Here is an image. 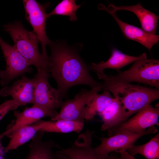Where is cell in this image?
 <instances>
[{
	"label": "cell",
	"instance_id": "cell-14",
	"mask_svg": "<svg viewBox=\"0 0 159 159\" xmlns=\"http://www.w3.org/2000/svg\"><path fill=\"white\" fill-rule=\"evenodd\" d=\"M99 6V9L105 10L109 13L116 12L117 11L122 10L132 12L138 19L141 29L150 34L156 35L159 16L143 8L140 3L130 6H117L111 4L107 7L104 5Z\"/></svg>",
	"mask_w": 159,
	"mask_h": 159
},
{
	"label": "cell",
	"instance_id": "cell-15",
	"mask_svg": "<svg viewBox=\"0 0 159 159\" xmlns=\"http://www.w3.org/2000/svg\"><path fill=\"white\" fill-rule=\"evenodd\" d=\"M115 13L110 14L118 24L124 37L127 39L138 42L150 51L152 47L159 41V35L150 34L141 28L122 21L117 17Z\"/></svg>",
	"mask_w": 159,
	"mask_h": 159
},
{
	"label": "cell",
	"instance_id": "cell-22",
	"mask_svg": "<svg viewBox=\"0 0 159 159\" xmlns=\"http://www.w3.org/2000/svg\"><path fill=\"white\" fill-rule=\"evenodd\" d=\"M126 151L133 157L139 154L147 159H159V133L147 143L141 145H133Z\"/></svg>",
	"mask_w": 159,
	"mask_h": 159
},
{
	"label": "cell",
	"instance_id": "cell-16",
	"mask_svg": "<svg viewBox=\"0 0 159 159\" xmlns=\"http://www.w3.org/2000/svg\"><path fill=\"white\" fill-rule=\"evenodd\" d=\"M145 58H147L145 53L138 56H132L113 49L112 50L111 55L107 61L92 63L89 67L90 69H92L96 73L104 72V70L107 68L114 69L119 72L120 69L123 67L137 60Z\"/></svg>",
	"mask_w": 159,
	"mask_h": 159
},
{
	"label": "cell",
	"instance_id": "cell-13",
	"mask_svg": "<svg viewBox=\"0 0 159 159\" xmlns=\"http://www.w3.org/2000/svg\"><path fill=\"white\" fill-rule=\"evenodd\" d=\"M58 113L33 105L31 107L26 108L21 112L15 111L14 113L15 117L14 122L5 131L0 134V137L3 138L16 130L31 125L42 118L48 117L52 120Z\"/></svg>",
	"mask_w": 159,
	"mask_h": 159
},
{
	"label": "cell",
	"instance_id": "cell-18",
	"mask_svg": "<svg viewBox=\"0 0 159 159\" xmlns=\"http://www.w3.org/2000/svg\"><path fill=\"white\" fill-rule=\"evenodd\" d=\"M39 131L44 132L68 133L73 132L80 133L83 129V122L59 120L54 121H44L41 120L36 122Z\"/></svg>",
	"mask_w": 159,
	"mask_h": 159
},
{
	"label": "cell",
	"instance_id": "cell-10",
	"mask_svg": "<svg viewBox=\"0 0 159 159\" xmlns=\"http://www.w3.org/2000/svg\"><path fill=\"white\" fill-rule=\"evenodd\" d=\"M159 107L149 105L136 113L132 117L120 125L108 130V135L126 131L139 133L147 128L159 125Z\"/></svg>",
	"mask_w": 159,
	"mask_h": 159
},
{
	"label": "cell",
	"instance_id": "cell-21",
	"mask_svg": "<svg viewBox=\"0 0 159 159\" xmlns=\"http://www.w3.org/2000/svg\"><path fill=\"white\" fill-rule=\"evenodd\" d=\"M110 92L104 91L101 94L95 95L86 106L83 113L84 120L90 121L102 112L114 100Z\"/></svg>",
	"mask_w": 159,
	"mask_h": 159
},
{
	"label": "cell",
	"instance_id": "cell-4",
	"mask_svg": "<svg viewBox=\"0 0 159 159\" xmlns=\"http://www.w3.org/2000/svg\"><path fill=\"white\" fill-rule=\"evenodd\" d=\"M107 75L117 82H137L159 89V60L153 58L139 59L127 70L119 72L115 76Z\"/></svg>",
	"mask_w": 159,
	"mask_h": 159
},
{
	"label": "cell",
	"instance_id": "cell-27",
	"mask_svg": "<svg viewBox=\"0 0 159 159\" xmlns=\"http://www.w3.org/2000/svg\"><path fill=\"white\" fill-rule=\"evenodd\" d=\"M55 154L56 156L59 159H69L66 155L58 153L57 152L55 153Z\"/></svg>",
	"mask_w": 159,
	"mask_h": 159
},
{
	"label": "cell",
	"instance_id": "cell-12",
	"mask_svg": "<svg viewBox=\"0 0 159 159\" xmlns=\"http://www.w3.org/2000/svg\"><path fill=\"white\" fill-rule=\"evenodd\" d=\"M93 131L88 129L81 134L69 148H61L57 152L64 155L69 159H107L100 157L91 146Z\"/></svg>",
	"mask_w": 159,
	"mask_h": 159
},
{
	"label": "cell",
	"instance_id": "cell-6",
	"mask_svg": "<svg viewBox=\"0 0 159 159\" xmlns=\"http://www.w3.org/2000/svg\"><path fill=\"white\" fill-rule=\"evenodd\" d=\"M0 46L6 63L5 69L0 70V84L7 86L14 79L32 69L27 60L13 46L8 44L0 37Z\"/></svg>",
	"mask_w": 159,
	"mask_h": 159
},
{
	"label": "cell",
	"instance_id": "cell-23",
	"mask_svg": "<svg viewBox=\"0 0 159 159\" xmlns=\"http://www.w3.org/2000/svg\"><path fill=\"white\" fill-rule=\"evenodd\" d=\"M81 5H77L74 0H63L51 12L47 14V17L54 15L66 16L69 17L70 21H76L77 20L76 12Z\"/></svg>",
	"mask_w": 159,
	"mask_h": 159
},
{
	"label": "cell",
	"instance_id": "cell-9",
	"mask_svg": "<svg viewBox=\"0 0 159 159\" xmlns=\"http://www.w3.org/2000/svg\"><path fill=\"white\" fill-rule=\"evenodd\" d=\"M101 85L92 88L90 90L82 89L74 98L63 101L60 112L52 120H63L83 122L85 107L93 96L101 90Z\"/></svg>",
	"mask_w": 159,
	"mask_h": 159
},
{
	"label": "cell",
	"instance_id": "cell-3",
	"mask_svg": "<svg viewBox=\"0 0 159 159\" xmlns=\"http://www.w3.org/2000/svg\"><path fill=\"white\" fill-rule=\"evenodd\" d=\"M4 30L10 35L14 46L27 60L30 65L34 66L37 72L47 69L48 58L39 52V40L33 31L25 29L22 23L16 21L4 25Z\"/></svg>",
	"mask_w": 159,
	"mask_h": 159
},
{
	"label": "cell",
	"instance_id": "cell-17",
	"mask_svg": "<svg viewBox=\"0 0 159 159\" xmlns=\"http://www.w3.org/2000/svg\"><path fill=\"white\" fill-rule=\"evenodd\" d=\"M44 132L39 131L28 145L29 150L26 159H56L52 151L59 146L52 140L44 141Z\"/></svg>",
	"mask_w": 159,
	"mask_h": 159
},
{
	"label": "cell",
	"instance_id": "cell-7",
	"mask_svg": "<svg viewBox=\"0 0 159 159\" xmlns=\"http://www.w3.org/2000/svg\"><path fill=\"white\" fill-rule=\"evenodd\" d=\"M157 131V128L152 126L142 132L136 133L124 131L108 138L102 137L100 138V144L94 149L100 157L105 159L110 153L126 151L133 146L136 141L141 137L155 133Z\"/></svg>",
	"mask_w": 159,
	"mask_h": 159
},
{
	"label": "cell",
	"instance_id": "cell-1",
	"mask_svg": "<svg viewBox=\"0 0 159 159\" xmlns=\"http://www.w3.org/2000/svg\"><path fill=\"white\" fill-rule=\"evenodd\" d=\"M49 45L51 54L48 58V71L64 97L68 90L74 86L85 85L92 88L101 85L91 76L89 66L77 51L62 42H51Z\"/></svg>",
	"mask_w": 159,
	"mask_h": 159
},
{
	"label": "cell",
	"instance_id": "cell-24",
	"mask_svg": "<svg viewBox=\"0 0 159 159\" xmlns=\"http://www.w3.org/2000/svg\"><path fill=\"white\" fill-rule=\"evenodd\" d=\"M21 105L12 99L7 100L0 105V120L10 111L14 110Z\"/></svg>",
	"mask_w": 159,
	"mask_h": 159
},
{
	"label": "cell",
	"instance_id": "cell-25",
	"mask_svg": "<svg viewBox=\"0 0 159 159\" xmlns=\"http://www.w3.org/2000/svg\"><path fill=\"white\" fill-rule=\"evenodd\" d=\"M119 153L120 156L124 159H136L134 157L130 155L126 151H121Z\"/></svg>",
	"mask_w": 159,
	"mask_h": 159
},
{
	"label": "cell",
	"instance_id": "cell-20",
	"mask_svg": "<svg viewBox=\"0 0 159 159\" xmlns=\"http://www.w3.org/2000/svg\"><path fill=\"white\" fill-rule=\"evenodd\" d=\"M39 130V125L36 122L12 132L7 135L10 139L8 145L4 148V153L15 149L31 140Z\"/></svg>",
	"mask_w": 159,
	"mask_h": 159
},
{
	"label": "cell",
	"instance_id": "cell-29",
	"mask_svg": "<svg viewBox=\"0 0 159 159\" xmlns=\"http://www.w3.org/2000/svg\"><path fill=\"white\" fill-rule=\"evenodd\" d=\"M56 159H59L57 158Z\"/></svg>",
	"mask_w": 159,
	"mask_h": 159
},
{
	"label": "cell",
	"instance_id": "cell-2",
	"mask_svg": "<svg viewBox=\"0 0 159 159\" xmlns=\"http://www.w3.org/2000/svg\"><path fill=\"white\" fill-rule=\"evenodd\" d=\"M96 74L104 81L101 90L111 92L120 103L125 121L159 98V89L117 82L104 72Z\"/></svg>",
	"mask_w": 159,
	"mask_h": 159
},
{
	"label": "cell",
	"instance_id": "cell-5",
	"mask_svg": "<svg viewBox=\"0 0 159 159\" xmlns=\"http://www.w3.org/2000/svg\"><path fill=\"white\" fill-rule=\"evenodd\" d=\"M49 73L46 70L37 72L34 78L35 91L33 105L54 112L60 108L64 97L58 89L52 87L48 82Z\"/></svg>",
	"mask_w": 159,
	"mask_h": 159
},
{
	"label": "cell",
	"instance_id": "cell-26",
	"mask_svg": "<svg viewBox=\"0 0 159 159\" xmlns=\"http://www.w3.org/2000/svg\"><path fill=\"white\" fill-rule=\"evenodd\" d=\"M2 138H0V159L4 158V148L2 146L1 140Z\"/></svg>",
	"mask_w": 159,
	"mask_h": 159
},
{
	"label": "cell",
	"instance_id": "cell-8",
	"mask_svg": "<svg viewBox=\"0 0 159 159\" xmlns=\"http://www.w3.org/2000/svg\"><path fill=\"white\" fill-rule=\"evenodd\" d=\"M25 17L31 25L33 31L41 42L42 54L44 57H48L46 46L51 42L47 37L45 31L47 14L46 10L50 6L48 3L41 4L35 0H23Z\"/></svg>",
	"mask_w": 159,
	"mask_h": 159
},
{
	"label": "cell",
	"instance_id": "cell-11",
	"mask_svg": "<svg viewBox=\"0 0 159 159\" xmlns=\"http://www.w3.org/2000/svg\"><path fill=\"white\" fill-rule=\"evenodd\" d=\"M35 91L34 78L23 76L11 86H6L0 90V97L11 96L22 106L33 103Z\"/></svg>",
	"mask_w": 159,
	"mask_h": 159
},
{
	"label": "cell",
	"instance_id": "cell-28",
	"mask_svg": "<svg viewBox=\"0 0 159 159\" xmlns=\"http://www.w3.org/2000/svg\"><path fill=\"white\" fill-rule=\"evenodd\" d=\"M107 159H124L122 157H119L112 155H109Z\"/></svg>",
	"mask_w": 159,
	"mask_h": 159
},
{
	"label": "cell",
	"instance_id": "cell-19",
	"mask_svg": "<svg viewBox=\"0 0 159 159\" xmlns=\"http://www.w3.org/2000/svg\"><path fill=\"white\" fill-rule=\"evenodd\" d=\"M98 115L103 122L101 126L102 131L109 130L126 121L121 104L115 98L110 104Z\"/></svg>",
	"mask_w": 159,
	"mask_h": 159
}]
</instances>
